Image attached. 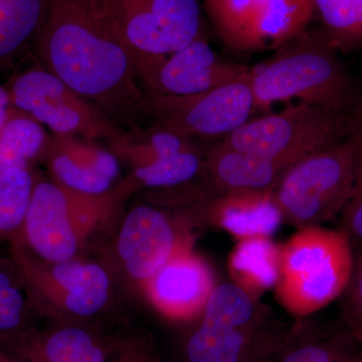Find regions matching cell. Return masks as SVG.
<instances>
[{"instance_id": "5", "label": "cell", "mask_w": 362, "mask_h": 362, "mask_svg": "<svg viewBox=\"0 0 362 362\" xmlns=\"http://www.w3.org/2000/svg\"><path fill=\"white\" fill-rule=\"evenodd\" d=\"M9 244V258L37 313L52 321L86 322L106 309L112 296V277L104 266L80 258L45 261L18 240Z\"/></svg>"}, {"instance_id": "32", "label": "cell", "mask_w": 362, "mask_h": 362, "mask_svg": "<svg viewBox=\"0 0 362 362\" xmlns=\"http://www.w3.org/2000/svg\"><path fill=\"white\" fill-rule=\"evenodd\" d=\"M110 362H163L151 338L143 334L123 337Z\"/></svg>"}, {"instance_id": "8", "label": "cell", "mask_w": 362, "mask_h": 362, "mask_svg": "<svg viewBox=\"0 0 362 362\" xmlns=\"http://www.w3.org/2000/svg\"><path fill=\"white\" fill-rule=\"evenodd\" d=\"M6 87L9 105L57 136L113 141L124 134L115 121L42 65L16 74Z\"/></svg>"}, {"instance_id": "27", "label": "cell", "mask_w": 362, "mask_h": 362, "mask_svg": "<svg viewBox=\"0 0 362 362\" xmlns=\"http://www.w3.org/2000/svg\"><path fill=\"white\" fill-rule=\"evenodd\" d=\"M32 299L11 259L0 261V340L32 327Z\"/></svg>"}, {"instance_id": "35", "label": "cell", "mask_w": 362, "mask_h": 362, "mask_svg": "<svg viewBox=\"0 0 362 362\" xmlns=\"http://www.w3.org/2000/svg\"><path fill=\"white\" fill-rule=\"evenodd\" d=\"M337 362H362V354H357L352 350Z\"/></svg>"}, {"instance_id": "22", "label": "cell", "mask_w": 362, "mask_h": 362, "mask_svg": "<svg viewBox=\"0 0 362 362\" xmlns=\"http://www.w3.org/2000/svg\"><path fill=\"white\" fill-rule=\"evenodd\" d=\"M49 140L44 125L25 112L9 107L0 127V171L30 168L33 162L45 156Z\"/></svg>"}, {"instance_id": "13", "label": "cell", "mask_w": 362, "mask_h": 362, "mask_svg": "<svg viewBox=\"0 0 362 362\" xmlns=\"http://www.w3.org/2000/svg\"><path fill=\"white\" fill-rule=\"evenodd\" d=\"M251 71L250 66L221 58L201 35L143 71L139 78L147 93L185 96L237 82Z\"/></svg>"}, {"instance_id": "33", "label": "cell", "mask_w": 362, "mask_h": 362, "mask_svg": "<svg viewBox=\"0 0 362 362\" xmlns=\"http://www.w3.org/2000/svg\"><path fill=\"white\" fill-rule=\"evenodd\" d=\"M9 107H11V105H9L6 87L0 86V127H1L4 119H6Z\"/></svg>"}, {"instance_id": "11", "label": "cell", "mask_w": 362, "mask_h": 362, "mask_svg": "<svg viewBox=\"0 0 362 362\" xmlns=\"http://www.w3.org/2000/svg\"><path fill=\"white\" fill-rule=\"evenodd\" d=\"M142 71L202 35L199 0H116Z\"/></svg>"}, {"instance_id": "28", "label": "cell", "mask_w": 362, "mask_h": 362, "mask_svg": "<svg viewBox=\"0 0 362 362\" xmlns=\"http://www.w3.org/2000/svg\"><path fill=\"white\" fill-rule=\"evenodd\" d=\"M35 181L28 168L0 171V240L11 242L20 233Z\"/></svg>"}, {"instance_id": "36", "label": "cell", "mask_w": 362, "mask_h": 362, "mask_svg": "<svg viewBox=\"0 0 362 362\" xmlns=\"http://www.w3.org/2000/svg\"><path fill=\"white\" fill-rule=\"evenodd\" d=\"M0 362H18L8 352L0 347Z\"/></svg>"}, {"instance_id": "24", "label": "cell", "mask_w": 362, "mask_h": 362, "mask_svg": "<svg viewBox=\"0 0 362 362\" xmlns=\"http://www.w3.org/2000/svg\"><path fill=\"white\" fill-rule=\"evenodd\" d=\"M111 144L116 156L127 161L131 168L146 165L157 159L181 152L202 148L194 139L183 137L156 125L133 134L124 133L111 141Z\"/></svg>"}, {"instance_id": "4", "label": "cell", "mask_w": 362, "mask_h": 362, "mask_svg": "<svg viewBox=\"0 0 362 362\" xmlns=\"http://www.w3.org/2000/svg\"><path fill=\"white\" fill-rule=\"evenodd\" d=\"M352 266L354 249L342 230L301 228L281 247L279 302L292 315H310L341 296Z\"/></svg>"}, {"instance_id": "7", "label": "cell", "mask_w": 362, "mask_h": 362, "mask_svg": "<svg viewBox=\"0 0 362 362\" xmlns=\"http://www.w3.org/2000/svg\"><path fill=\"white\" fill-rule=\"evenodd\" d=\"M359 143L361 136L354 133L285 171L273 190L285 223L301 230L341 214L354 187Z\"/></svg>"}, {"instance_id": "31", "label": "cell", "mask_w": 362, "mask_h": 362, "mask_svg": "<svg viewBox=\"0 0 362 362\" xmlns=\"http://www.w3.org/2000/svg\"><path fill=\"white\" fill-rule=\"evenodd\" d=\"M357 134V133H356ZM357 150L351 194L343 209L340 230L349 237L352 246H362V135Z\"/></svg>"}, {"instance_id": "30", "label": "cell", "mask_w": 362, "mask_h": 362, "mask_svg": "<svg viewBox=\"0 0 362 362\" xmlns=\"http://www.w3.org/2000/svg\"><path fill=\"white\" fill-rule=\"evenodd\" d=\"M340 298L347 330L356 342L362 339V246L354 252V266L349 284Z\"/></svg>"}, {"instance_id": "6", "label": "cell", "mask_w": 362, "mask_h": 362, "mask_svg": "<svg viewBox=\"0 0 362 362\" xmlns=\"http://www.w3.org/2000/svg\"><path fill=\"white\" fill-rule=\"evenodd\" d=\"M354 133L351 114L298 102L279 113L247 121L221 141L289 168Z\"/></svg>"}, {"instance_id": "18", "label": "cell", "mask_w": 362, "mask_h": 362, "mask_svg": "<svg viewBox=\"0 0 362 362\" xmlns=\"http://www.w3.org/2000/svg\"><path fill=\"white\" fill-rule=\"evenodd\" d=\"M287 169L277 162L218 141L206 149L199 181L209 194L266 192L274 190Z\"/></svg>"}, {"instance_id": "23", "label": "cell", "mask_w": 362, "mask_h": 362, "mask_svg": "<svg viewBox=\"0 0 362 362\" xmlns=\"http://www.w3.org/2000/svg\"><path fill=\"white\" fill-rule=\"evenodd\" d=\"M264 0H206L204 8L223 44L238 52H255L254 28Z\"/></svg>"}, {"instance_id": "15", "label": "cell", "mask_w": 362, "mask_h": 362, "mask_svg": "<svg viewBox=\"0 0 362 362\" xmlns=\"http://www.w3.org/2000/svg\"><path fill=\"white\" fill-rule=\"evenodd\" d=\"M216 285L213 269L192 249L171 259L140 288L162 316L187 322L201 317Z\"/></svg>"}, {"instance_id": "3", "label": "cell", "mask_w": 362, "mask_h": 362, "mask_svg": "<svg viewBox=\"0 0 362 362\" xmlns=\"http://www.w3.org/2000/svg\"><path fill=\"white\" fill-rule=\"evenodd\" d=\"M136 189L130 177L98 195L75 192L52 180H37L25 220L13 240L45 261L78 259L88 240Z\"/></svg>"}, {"instance_id": "29", "label": "cell", "mask_w": 362, "mask_h": 362, "mask_svg": "<svg viewBox=\"0 0 362 362\" xmlns=\"http://www.w3.org/2000/svg\"><path fill=\"white\" fill-rule=\"evenodd\" d=\"M313 4L333 47L349 52L362 45V0H313Z\"/></svg>"}, {"instance_id": "26", "label": "cell", "mask_w": 362, "mask_h": 362, "mask_svg": "<svg viewBox=\"0 0 362 362\" xmlns=\"http://www.w3.org/2000/svg\"><path fill=\"white\" fill-rule=\"evenodd\" d=\"M354 341L349 330L326 337L299 323L291 340L270 362H337L354 350Z\"/></svg>"}, {"instance_id": "12", "label": "cell", "mask_w": 362, "mask_h": 362, "mask_svg": "<svg viewBox=\"0 0 362 362\" xmlns=\"http://www.w3.org/2000/svg\"><path fill=\"white\" fill-rule=\"evenodd\" d=\"M294 326L274 317L257 325L230 326L199 320L182 345L185 362H270L285 349Z\"/></svg>"}, {"instance_id": "25", "label": "cell", "mask_w": 362, "mask_h": 362, "mask_svg": "<svg viewBox=\"0 0 362 362\" xmlns=\"http://www.w3.org/2000/svg\"><path fill=\"white\" fill-rule=\"evenodd\" d=\"M206 149L189 150L132 168L136 187L166 190L182 187L204 175Z\"/></svg>"}, {"instance_id": "9", "label": "cell", "mask_w": 362, "mask_h": 362, "mask_svg": "<svg viewBox=\"0 0 362 362\" xmlns=\"http://www.w3.org/2000/svg\"><path fill=\"white\" fill-rule=\"evenodd\" d=\"M250 78L251 74L237 82L185 96L145 93L141 113L151 117L158 127L189 139L225 138L247 123L256 110Z\"/></svg>"}, {"instance_id": "20", "label": "cell", "mask_w": 362, "mask_h": 362, "mask_svg": "<svg viewBox=\"0 0 362 362\" xmlns=\"http://www.w3.org/2000/svg\"><path fill=\"white\" fill-rule=\"evenodd\" d=\"M313 0H264L254 28L255 52L277 49L306 30Z\"/></svg>"}, {"instance_id": "21", "label": "cell", "mask_w": 362, "mask_h": 362, "mask_svg": "<svg viewBox=\"0 0 362 362\" xmlns=\"http://www.w3.org/2000/svg\"><path fill=\"white\" fill-rule=\"evenodd\" d=\"M47 7V0H0V73L35 42Z\"/></svg>"}, {"instance_id": "14", "label": "cell", "mask_w": 362, "mask_h": 362, "mask_svg": "<svg viewBox=\"0 0 362 362\" xmlns=\"http://www.w3.org/2000/svg\"><path fill=\"white\" fill-rule=\"evenodd\" d=\"M122 339L86 322L54 321L0 340V347L18 362H110Z\"/></svg>"}, {"instance_id": "38", "label": "cell", "mask_w": 362, "mask_h": 362, "mask_svg": "<svg viewBox=\"0 0 362 362\" xmlns=\"http://www.w3.org/2000/svg\"><path fill=\"white\" fill-rule=\"evenodd\" d=\"M1 259H2V258H0V261H1Z\"/></svg>"}, {"instance_id": "17", "label": "cell", "mask_w": 362, "mask_h": 362, "mask_svg": "<svg viewBox=\"0 0 362 362\" xmlns=\"http://www.w3.org/2000/svg\"><path fill=\"white\" fill-rule=\"evenodd\" d=\"M44 156L52 180L82 194H106L116 187L120 175L114 152L80 137H49Z\"/></svg>"}, {"instance_id": "2", "label": "cell", "mask_w": 362, "mask_h": 362, "mask_svg": "<svg viewBox=\"0 0 362 362\" xmlns=\"http://www.w3.org/2000/svg\"><path fill=\"white\" fill-rule=\"evenodd\" d=\"M335 49L326 37L306 30L281 45L265 65L252 69L255 109L298 100L349 113L358 102L356 86Z\"/></svg>"}, {"instance_id": "1", "label": "cell", "mask_w": 362, "mask_h": 362, "mask_svg": "<svg viewBox=\"0 0 362 362\" xmlns=\"http://www.w3.org/2000/svg\"><path fill=\"white\" fill-rule=\"evenodd\" d=\"M40 63L109 117L141 113L138 59L116 0H47Z\"/></svg>"}, {"instance_id": "37", "label": "cell", "mask_w": 362, "mask_h": 362, "mask_svg": "<svg viewBox=\"0 0 362 362\" xmlns=\"http://www.w3.org/2000/svg\"><path fill=\"white\" fill-rule=\"evenodd\" d=\"M358 343H359V344H361V346H362V339H361V340H359Z\"/></svg>"}, {"instance_id": "16", "label": "cell", "mask_w": 362, "mask_h": 362, "mask_svg": "<svg viewBox=\"0 0 362 362\" xmlns=\"http://www.w3.org/2000/svg\"><path fill=\"white\" fill-rule=\"evenodd\" d=\"M180 211L197 228L216 226L239 240L271 238L284 223L273 190L202 194Z\"/></svg>"}, {"instance_id": "10", "label": "cell", "mask_w": 362, "mask_h": 362, "mask_svg": "<svg viewBox=\"0 0 362 362\" xmlns=\"http://www.w3.org/2000/svg\"><path fill=\"white\" fill-rule=\"evenodd\" d=\"M195 228L183 211L137 204L117 235V259L126 276L141 287L171 259L194 249Z\"/></svg>"}, {"instance_id": "19", "label": "cell", "mask_w": 362, "mask_h": 362, "mask_svg": "<svg viewBox=\"0 0 362 362\" xmlns=\"http://www.w3.org/2000/svg\"><path fill=\"white\" fill-rule=\"evenodd\" d=\"M281 247L269 237L240 240L228 258L233 284L256 299L276 288L280 277Z\"/></svg>"}, {"instance_id": "34", "label": "cell", "mask_w": 362, "mask_h": 362, "mask_svg": "<svg viewBox=\"0 0 362 362\" xmlns=\"http://www.w3.org/2000/svg\"><path fill=\"white\" fill-rule=\"evenodd\" d=\"M351 115L354 133L362 135V104L359 105L358 108Z\"/></svg>"}]
</instances>
